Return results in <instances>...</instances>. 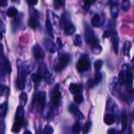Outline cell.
<instances>
[{"mask_svg":"<svg viewBox=\"0 0 134 134\" xmlns=\"http://www.w3.org/2000/svg\"><path fill=\"white\" fill-rule=\"evenodd\" d=\"M24 133V134H26V133L31 134V132H30V131H29V130H26V131H25Z\"/></svg>","mask_w":134,"mask_h":134,"instance_id":"11a10c76","label":"cell"},{"mask_svg":"<svg viewBox=\"0 0 134 134\" xmlns=\"http://www.w3.org/2000/svg\"><path fill=\"white\" fill-rule=\"evenodd\" d=\"M54 8L56 9H60L64 3V0H54Z\"/></svg>","mask_w":134,"mask_h":134,"instance_id":"ee69618b","label":"cell"},{"mask_svg":"<svg viewBox=\"0 0 134 134\" xmlns=\"http://www.w3.org/2000/svg\"><path fill=\"white\" fill-rule=\"evenodd\" d=\"M17 68H18V79L16 81V86L19 90H24L25 87L26 75L31 72L32 70L33 65L31 64H27V63H22L20 60L17 62Z\"/></svg>","mask_w":134,"mask_h":134,"instance_id":"6da1fadb","label":"cell"},{"mask_svg":"<svg viewBox=\"0 0 134 134\" xmlns=\"http://www.w3.org/2000/svg\"><path fill=\"white\" fill-rule=\"evenodd\" d=\"M29 26L31 27L32 29H37L40 26V24H39V20L37 19V17L34 16H31L29 20Z\"/></svg>","mask_w":134,"mask_h":134,"instance_id":"44dd1931","label":"cell"},{"mask_svg":"<svg viewBox=\"0 0 134 134\" xmlns=\"http://www.w3.org/2000/svg\"><path fill=\"white\" fill-rule=\"evenodd\" d=\"M133 119H134V110H133Z\"/></svg>","mask_w":134,"mask_h":134,"instance_id":"91938a15","label":"cell"},{"mask_svg":"<svg viewBox=\"0 0 134 134\" xmlns=\"http://www.w3.org/2000/svg\"><path fill=\"white\" fill-rule=\"evenodd\" d=\"M8 5V0H0V7H5Z\"/></svg>","mask_w":134,"mask_h":134,"instance_id":"681fc988","label":"cell"},{"mask_svg":"<svg viewBox=\"0 0 134 134\" xmlns=\"http://www.w3.org/2000/svg\"><path fill=\"white\" fill-rule=\"evenodd\" d=\"M130 8V0H123L122 3V9L124 11H127Z\"/></svg>","mask_w":134,"mask_h":134,"instance_id":"8d00e7d4","label":"cell"},{"mask_svg":"<svg viewBox=\"0 0 134 134\" xmlns=\"http://www.w3.org/2000/svg\"><path fill=\"white\" fill-rule=\"evenodd\" d=\"M94 32L90 26L85 24V40L87 43H89L90 41L94 37Z\"/></svg>","mask_w":134,"mask_h":134,"instance_id":"7c38bea8","label":"cell"},{"mask_svg":"<svg viewBox=\"0 0 134 134\" xmlns=\"http://www.w3.org/2000/svg\"><path fill=\"white\" fill-rule=\"evenodd\" d=\"M107 133L109 134H115V133H117L118 132L116 130L114 129V128H111V129L109 130Z\"/></svg>","mask_w":134,"mask_h":134,"instance_id":"f5cc1de1","label":"cell"},{"mask_svg":"<svg viewBox=\"0 0 134 134\" xmlns=\"http://www.w3.org/2000/svg\"><path fill=\"white\" fill-rule=\"evenodd\" d=\"M69 111H70L75 116H76V117L78 118V119H82V118L84 117L82 114L81 113V111H79V109L75 105L71 104L70 105H69Z\"/></svg>","mask_w":134,"mask_h":134,"instance_id":"2e32d148","label":"cell"},{"mask_svg":"<svg viewBox=\"0 0 134 134\" xmlns=\"http://www.w3.org/2000/svg\"><path fill=\"white\" fill-rule=\"evenodd\" d=\"M43 78L44 79V81H45V82H47V84H48V85H51V84H52V82H54L53 75H52V73H50L48 70H47V72L44 73V75H43Z\"/></svg>","mask_w":134,"mask_h":134,"instance_id":"d4e9b609","label":"cell"},{"mask_svg":"<svg viewBox=\"0 0 134 134\" xmlns=\"http://www.w3.org/2000/svg\"><path fill=\"white\" fill-rule=\"evenodd\" d=\"M77 69L79 73L88 71L90 68V62L88 54H83L81 56L76 64Z\"/></svg>","mask_w":134,"mask_h":134,"instance_id":"5b68a950","label":"cell"},{"mask_svg":"<svg viewBox=\"0 0 134 134\" xmlns=\"http://www.w3.org/2000/svg\"><path fill=\"white\" fill-rule=\"evenodd\" d=\"M70 62V56L68 54H64L58 56L54 62V68L56 72H60L65 69Z\"/></svg>","mask_w":134,"mask_h":134,"instance_id":"277c9868","label":"cell"},{"mask_svg":"<svg viewBox=\"0 0 134 134\" xmlns=\"http://www.w3.org/2000/svg\"><path fill=\"white\" fill-rule=\"evenodd\" d=\"M17 14H18V10L15 7H10L7 12V15L10 18L16 16Z\"/></svg>","mask_w":134,"mask_h":134,"instance_id":"836d02e7","label":"cell"},{"mask_svg":"<svg viewBox=\"0 0 134 134\" xmlns=\"http://www.w3.org/2000/svg\"><path fill=\"white\" fill-rule=\"evenodd\" d=\"M47 70H48V69H47V65H46V64H44V63H41V64H40V65H39V67L37 73H38V74L40 75L42 77H43V75H44V73L47 72Z\"/></svg>","mask_w":134,"mask_h":134,"instance_id":"d6a6232c","label":"cell"},{"mask_svg":"<svg viewBox=\"0 0 134 134\" xmlns=\"http://www.w3.org/2000/svg\"><path fill=\"white\" fill-rule=\"evenodd\" d=\"M9 91V88L7 86H4L3 84H0V97L5 95Z\"/></svg>","mask_w":134,"mask_h":134,"instance_id":"ab89813d","label":"cell"},{"mask_svg":"<svg viewBox=\"0 0 134 134\" xmlns=\"http://www.w3.org/2000/svg\"><path fill=\"white\" fill-rule=\"evenodd\" d=\"M46 28H47V32L49 34L50 36H51V37L54 38V34H53V28H52V24H51V21L50 20L49 17L48 16L47 20H46Z\"/></svg>","mask_w":134,"mask_h":134,"instance_id":"cb8c5ba5","label":"cell"},{"mask_svg":"<svg viewBox=\"0 0 134 134\" xmlns=\"http://www.w3.org/2000/svg\"><path fill=\"white\" fill-rule=\"evenodd\" d=\"M5 132V125L3 120H0V133H4Z\"/></svg>","mask_w":134,"mask_h":134,"instance_id":"bcb514c9","label":"cell"},{"mask_svg":"<svg viewBox=\"0 0 134 134\" xmlns=\"http://www.w3.org/2000/svg\"><path fill=\"white\" fill-rule=\"evenodd\" d=\"M89 44L91 45L92 52L94 54H99L101 53V52H102V46L100 45L99 39H98V38L94 37L90 41Z\"/></svg>","mask_w":134,"mask_h":134,"instance_id":"30bf717a","label":"cell"},{"mask_svg":"<svg viewBox=\"0 0 134 134\" xmlns=\"http://www.w3.org/2000/svg\"><path fill=\"white\" fill-rule=\"evenodd\" d=\"M22 26H23V16L22 14L15 17L11 21L12 31L14 33L17 32L18 30H20Z\"/></svg>","mask_w":134,"mask_h":134,"instance_id":"ba28073f","label":"cell"},{"mask_svg":"<svg viewBox=\"0 0 134 134\" xmlns=\"http://www.w3.org/2000/svg\"><path fill=\"white\" fill-rule=\"evenodd\" d=\"M24 109L22 106H18L16 109L15 115V120L12 128V132L14 133H18L24 123Z\"/></svg>","mask_w":134,"mask_h":134,"instance_id":"7a4b0ae2","label":"cell"},{"mask_svg":"<svg viewBox=\"0 0 134 134\" xmlns=\"http://www.w3.org/2000/svg\"><path fill=\"white\" fill-rule=\"evenodd\" d=\"M0 31H2V32H5V31H6L5 24L1 20H0Z\"/></svg>","mask_w":134,"mask_h":134,"instance_id":"f907efd6","label":"cell"},{"mask_svg":"<svg viewBox=\"0 0 134 134\" xmlns=\"http://www.w3.org/2000/svg\"><path fill=\"white\" fill-rule=\"evenodd\" d=\"M54 131L52 126H51L50 125H47L44 127V129H43L42 133L44 134H52L54 133Z\"/></svg>","mask_w":134,"mask_h":134,"instance_id":"f35d334b","label":"cell"},{"mask_svg":"<svg viewBox=\"0 0 134 134\" xmlns=\"http://www.w3.org/2000/svg\"><path fill=\"white\" fill-rule=\"evenodd\" d=\"M59 85H55L54 88L52 89L51 93V103H52V107L53 108H57L60 103L61 101L62 94L60 92V88H59Z\"/></svg>","mask_w":134,"mask_h":134,"instance_id":"8992f818","label":"cell"},{"mask_svg":"<svg viewBox=\"0 0 134 134\" xmlns=\"http://www.w3.org/2000/svg\"><path fill=\"white\" fill-rule=\"evenodd\" d=\"M103 61L101 60H96V61L94 62V69H95L96 71L99 72L100 71V69H102V67L103 65Z\"/></svg>","mask_w":134,"mask_h":134,"instance_id":"d590c367","label":"cell"},{"mask_svg":"<svg viewBox=\"0 0 134 134\" xmlns=\"http://www.w3.org/2000/svg\"><path fill=\"white\" fill-rule=\"evenodd\" d=\"M12 1H13V2H16V1H18L19 0H11Z\"/></svg>","mask_w":134,"mask_h":134,"instance_id":"6f0895ef","label":"cell"},{"mask_svg":"<svg viewBox=\"0 0 134 134\" xmlns=\"http://www.w3.org/2000/svg\"><path fill=\"white\" fill-rule=\"evenodd\" d=\"M83 2L84 9H86V10H87V9H89V8L90 7L92 4H94V1H93V0H83Z\"/></svg>","mask_w":134,"mask_h":134,"instance_id":"b9f144b4","label":"cell"},{"mask_svg":"<svg viewBox=\"0 0 134 134\" xmlns=\"http://www.w3.org/2000/svg\"><path fill=\"white\" fill-rule=\"evenodd\" d=\"M73 43L75 46L77 47H81L82 44V38H81V35H76L74 41H73Z\"/></svg>","mask_w":134,"mask_h":134,"instance_id":"74e56055","label":"cell"},{"mask_svg":"<svg viewBox=\"0 0 134 134\" xmlns=\"http://www.w3.org/2000/svg\"><path fill=\"white\" fill-rule=\"evenodd\" d=\"M129 68V65L128 64H124L122 65L121 71H120V73L119 75V82L120 85H124L125 83V78H126V71Z\"/></svg>","mask_w":134,"mask_h":134,"instance_id":"5bb4252c","label":"cell"},{"mask_svg":"<svg viewBox=\"0 0 134 134\" xmlns=\"http://www.w3.org/2000/svg\"><path fill=\"white\" fill-rule=\"evenodd\" d=\"M102 80V73H100L99 72H97L96 74L95 75V77H94V79L91 80V81H89V83H90V86L91 87H94L96 85H98L99 82H101V81Z\"/></svg>","mask_w":134,"mask_h":134,"instance_id":"ffe728a7","label":"cell"},{"mask_svg":"<svg viewBox=\"0 0 134 134\" xmlns=\"http://www.w3.org/2000/svg\"><path fill=\"white\" fill-rule=\"evenodd\" d=\"M34 101L36 102V103H32V107H31V110L34 108L35 105L39 106V109L41 110H43L44 108V105H45L46 103V92L44 91L40 92L37 94V95L36 96V99L34 98Z\"/></svg>","mask_w":134,"mask_h":134,"instance_id":"52a82bcc","label":"cell"},{"mask_svg":"<svg viewBox=\"0 0 134 134\" xmlns=\"http://www.w3.org/2000/svg\"><path fill=\"white\" fill-rule=\"evenodd\" d=\"M132 47V43L130 41H126L124 44V54L125 56H130V52Z\"/></svg>","mask_w":134,"mask_h":134,"instance_id":"f1b7e54d","label":"cell"},{"mask_svg":"<svg viewBox=\"0 0 134 134\" xmlns=\"http://www.w3.org/2000/svg\"><path fill=\"white\" fill-rule=\"evenodd\" d=\"M112 29H109V30H107L106 31H105V32L103 33V38H107L109 37L111 35H112Z\"/></svg>","mask_w":134,"mask_h":134,"instance_id":"7dc6e473","label":"cell"},{"mask_svg":"<svg viewBox=\"0 0 134 134\" xmlns=\"http://www.w3.org/2000/svg\"><path fill=\"white\" fill-rule=\"evenodd\" d=\"M32 54L35 60H38V61L43 60L44 58V56H45L44 51L39 44H36V45H34L33 47Z\"/></svg>","mask_w":134,"mask_h":134,"instance_id":"9c48e42d","label":"cell"},{"mask_svg":"<svg viewBox=\"0 0 134 134\" xmlns=\"http://www.w3.org/2000/svg\"><path fill=\"white\" fill-rule=\"evenodd\" d=\"M132 64H133V67H134V57H133V60H132Z\"/></svg>","mask_w":134,"mask_h":134,"instance_id":"680465c9","label":"cell"},{"mask_svg":"<svg viewBox=\"0 0 134 134\" xmlns=\"http://www.w3.org/2000/svg\"><path fill=\"white\" fill-rule=\"evenodd\" d=\"M122 98L124 101L130 103V102L134 100V89H130L122 95Z\"/></svg>","mask_w":134,"mask_h":134,"instance_id":"e0dca14e","label":"cell"},{"mask_svg":"<svg viewBox=\"0 0 134 134\" xmlns=\"http://www.w3.org/2000/svg\"><path fill=\"white\" fill-rule=\"evenodd\" d=\"M92 127V122H88L86 124H85L83 127V133H87L90 132V129Z\"/></svg>","mask_w":134,"mask_h":134,"instance_id":"7bdbcfd3","label":"cell"},{"mask_svg":"<svg viewBox=\"0 0 134 134\" xmlns=\"http://www.w3.org/2000/svg\"><path fill=\"white\" fill-rule=\"evenodd\" d=\"M103 23V20H102V18L98 14H95L92 19V24L94 27H100Z\"/></svg>","mask_w":134,"mask_h":134,"instance_id":"d6986e66","label":"cell"},{"mask_svg":"<svg viewBox=\"0 0 134 134\" xmlns=\"http://www.w3.org/2000/svg\"><path fill=\"white\" fill-rule=\"evenodd\" d=\"M57 44H58V46L59 48H61L63 46L62 40L60 39V38H59V37L57 39Z\"/></svg>","mask_w":134,"mask_h":134,"instance_id":"816d5d0a","label":"cell"},{"mask_svg":"<svg viewBox=\"0 0 134 134\" xmlns=\"http://www.w3.org/2000/svg\"><path fill=\"white\" fill-rule=\"evenodd\" d=\"M112 42H113V46L114 51H115V53L117 54L118 52H119V35H118V34L116 31L113 32V34Z\"/></svg>","mask_w":134,"mask_h":134,"instance_id":"ac0fdd59","label":"cell"},{"mask_svg":"<svg viewBox=\"0 0 134 134\" xmlns=\"http://www.w3.org/2000/svg\"><path fill=\"white\" fill-rule=\"evenodd\" d=\"M19 101H20V105L23 107H24V106L26 105V103H27V94L25 92L21 93V94L20 95Z\"/></svg>","mask_w":134,"mask_h":134,"instance_id":"1f68e13d","label":"cell"},{"mask_svg":"<svg viewBox=\"0 0 134 134\" xmlns=\"http://www.w3.org/2000/svg\"><path fill=\"white\" fill-rule=\"evenodd\" d=\"M5 54H4L3 51V46L2 44H0V58H5Z\"/></svg>","mask_w":134,"mask_h":134,"instance_id":"c3c4849f","label":"cell"},{"mask_svg":"<svg viewBox=\"0 0 134 134\" xmlns=\"http://www.w3.org/2000/svg\"><path fill=\"white\" fill-rule=\"evenodd\" d=\"M1 60H2L3 64L5 69H6L7 72L10 74V73H11V71H12L11 64H10V62L8 60V59H7L5 57L3 58H1Z\"/></svg>","mask_w":134,"mask_h":134,"instance_id":"4dcf8cb0","label":"cell"},{"mask_svg":"<svg viewBox=\"0 0 134 134\" xmlns=\"http://www.w3.org/2000/svg\"><path fill=\"white\" fill-rule=\"evenodd\" d=\"M69 15L68 13H65L62 16V20H60L61 25H62L64 31L65 35H71L74 34L76 31L75 26L71 22L69 19Z\"/></svg>","mask_w":134,"mask_h":134,"instance_id":"3957f363","label":"cell"},{"mask_svg":"<svg viewBox=\"0 0 134 134\" xmlns=\"http://www.w3.org/2000/svg\"><path fill=\"white\" fill-rule=\"evenodd\" d=\"M28 1L31 5H36L38 3V0H28Z\"/></svg>","mask_w":134,"mask_h":134,"instance_id":"db71d44e","label":"cell"},{"mask_svg":"<svg viewBox=\"0 0 134 134\" xmlns=\"http://www.w3.org/2000/svg\"><path fill=\"white\" fill-rule=\"evenodd\" d=\"M8 109V103L7 102L0 105V117L3 118L6 115Z\"/></svg>","mask_w":134,"mask_h":134,"instance_id":"484cf974","label":"cell"},{"mask_svg":"<svg viewBox=\"0 0 134 134\" xmlns=\"http://www.w3.org/2000/svg\"><path fill=\"white\" fill-rule=\"evenodd\" d=\"M120 84L119 83V80L115 77L113 80L112 82L110 85V90L114 96L116 97H119L120 96Z\"/></svg>","mask_w":134,"mask_h":134,"instance_id":"8fae6325","label":"cell"},{"mask_svg":"<svg viewBox=\"0 0 134 134\" xmlns=\"http://www.w3.org/2000/svg\"><path fill=\"white\" fill-rule=\"evenodd\" d=\"M2 39H3V34L2 33H1V31H0V41H1Z\"/></svg>","mask_w":134,"mask_h":134,"instance_id":"9f6ffc18","label":"cell"},{"mask_svg":"<svg viewBox=\"0 0 134 134\" xmlns=\"http://www.w3.org/2000/svg\"><path fill=\"white\" fill-rule=\"evenodd\" d=\"M74 102H75L77 104H81V103H82V102L84 101V98L82 94H81L80 93H78V94H75L74 96Z\"/></svg>","mask_w":134,"mask_h":134,"instance_id":"e575fe53","label":"cell"},{"mask_svg":"<svg viewBox=\"0 0 134 134\" xmlns=\"http://www.w3.org/2000/svg\"><path fill=\"white\" fill-rule=\"evenodd\" d=\"M133 79H134V75L133 72L131 71L130 68L128 69L126 71V78H125V82L126 83V85L128 86H132L133 82Z\"/></svg>","mask_w":134,"mask_h":134,"instance_id":"9a60e30c","label":"cell"},{"mask_svg":"<svg viewBox=\"0 0 134 134\" xmlns=\"http://www.w3.org/2000/svg\"><path fill=\"white\" fill-rule=\"evenodd\" d=\"M127 122H128V119H127L126 114L125 112L122 113V133L125 132L126 129Z\"/></svg>","mask_w":134,"mask_h":134,"instance_id":"f546056e","label":"cell"},{"mask_svg":"<svg viewBox=\"0 0 134 134\" xmlns=\"http://www.w3.org/2000/svg\"><path fill=\"white\" fill-rule=\"evenodd\" d=\"M111 16L113 19H116L119 16V8L116 4H114L111 6Z\"/></svg>","mask_w":134,"mask_h":134,"instance_id":"4316f807","label":"cell"},{"mask_svg":"<svg viewBox=\"0 0 134 134\" xmlns=\"http://www.w3.org/2000/svg\"><path fill=\"white\" fill-rule=\"evenodd\" d=\"M31 78L33 82H34V83H35V85H36V86H37L38 85L40 84L43 77H42L40 75L38 74V73H34V74L31 75Z\"/></svg>","mask_w":134,"mask_h":134,"instance_id":"83f0119b","label":"cell"},{"mask_svg":"<svg viewBox=\"0 0 134 134\" xmlns=\"http://www.w3.org/2000/svg\"><path fill=\"white\" fill-rule=\"evenodd\" d=\"M115 122V116L112 114H107L104 116V122L107 125H112Z\"/></svg>","mask_w":134,"mask_h":134,"instance_id":"603a6c76","label":"cell"},{"mask_svg":"<svg viewBox=\"0 0 134 134\" xmlns=\"http://www.w3.org/2000/svg\"><path fill=\"white\" fill-rule=\"evenodd\" d=\"M69 90L70 91V92L73 94L81 93V88L79 85L75 83H71L70 85H69Z\"/></svg>","mask_w":134,"mask_h":134,"instance_id":"7402d4cb","label":"cell"},{"mask_svg":"<svg viewBox=\"0 0 134 134\" xmlns=\"http://www.w3.org/2000/svg\"><path fill=\"white\" fill-rule=\"evenodd\" d=\"M72 130H73V132H74V133H79V132L81 131V124H79V122H77L73 126V129Z\"/></svg>","mask_w":134,"mask_h":134,"instance_id":"60d3db41","label":"cell"},{"mask_svg":"<svg viewBox=\"0 0 134 134\" xmlns=\"http://www.w3.org/2000/svg\"><path fill=\"white\" fill-rule=\"evenodd\" d=\"M52 16H53L52 17V19H53V21H54V24L55 26H58L60 24V20H61L60 19V18H59L58 16L55 15L53 13H52Z\"/></svg>","mask_w":134,"mask_h":134,"instance_id":"f6af8a7d","label":"cell"},{"mask_svg":"<svg viewBox=\"0 0 134 134\" xmlns=\"http://www.w3.org/2000/svg\"><path fill=\"white\" fill-rule=\"evenodd\" d=\"M43 44L48 52L51 53H54L56 52V50H57L56 45L51 39H45L43 41Z\"/></svg>","mask_w":134,"mask_h":134,"instance_id":"4fadbf2b","label":"cell"}]
</instances>
